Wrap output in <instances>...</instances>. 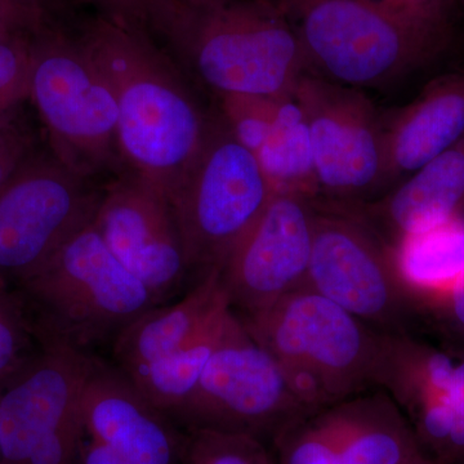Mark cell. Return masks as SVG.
Returning <instances> with one entry per match:
<instances>
[{
	"instance_id": "cell-29",
	"label": "cell",
	"mask_w": 464,
	"mask_h": 464,
	"mask_svg": "<svg viewBox=\"0 0 464 464\" xmlns=\"http://www.w3.org/2000/svg\"><path fill=\"white\" fill-rule=\"evenodd\" d=\"M438 326L449 344V353L464 356V279L457 284L426 316Z\"/></svg>"
},
{
	"instance_id": "cell-6",
	"label": "cell",
	"mask_w": 464,
	"mask_h": 464,
	"mask_svg": "<svg viewBox=\"0 0 464 464\" xmlns=\"http://www.w3.org/2000/svg\"><path fill=\"white\" fill-rule=\"evenodd\" d=\"M274 195L257 158L216 108L199 154L169 199L190 273L219 270Z\"/></svg>"
},
{
	"instance_id": "cell-10",
	"label": "cell",
	"mask_w": 464,
	"mask_h": 464,
	"mask_svg": "<svg viewBox=\"0 0 464 464\" xmlns=\"http://www.w3.org/2000/svg\"><path fill=\"white\" fill-rule=\"evenodd\" d=\"M295 96L310 128L317 199L364 204L386 194L383 118L365 91L304 74Z\"/></svg>"
},
{
	"instance_id": "cell-21",
	"label": "cell",
	"mask_w": 464,
	"mask_h": 464,
	"mask_svg": "<svg viewBox=\"0 0 464 464\" xmlns=\"http://www.w3.org/2000/svg\"><path fill=\"white\" fill-rule=\"evenodd\" d=\"M457 356L414 334H386L380 389L404 415L430 400L447 395Z\"/></svg>"
},
{
	"instance_id": "cell-5",
	"label": "cell",
	"mask_w": 464,
	"mask_h": 464,
	"mask_svg": "<svg viewBox=\"0 0 464 464\" xmlns=\"http://www.w3.org/2000/svg\"><path fill=\"white\" fill-rule=\"evenodd\" d=\"M29 96L50 134L52 152L66 166L97 181L125 170L114 93L78 32L63 21L33 35Z\"/></svg>"
},
{
	"instance_id": "cell-27",
	"label": "cell",
	"mask_w": 464,
	"mask_h": 464,
	"mask_svg": "<svg viewBox=\"0 0 464 464\" xmlns=\"http://www.w3.org/2000/svg\"><path fill=\"white\" fill-rule=\"evenodd\" d=\"M61 21V0H0V38L34 34Z\"/></svg>"
},
{
	"instance_id": "cell-11",
	"label": "cell",
	"mask_w": 464,
	"mask_h": 464,
	"mask_svg": "<svg viewBox=\"0 0 464 464\" xmlns=\"http://www.w3.org/2000/svg\"><path fill=\"white\" fill-rule=\"evenodd\" d=\"M103 182L32 155L0 188V271L27 276L93 222Z\"/></svg>"
},
{
	"instance_id": "cell-26",
	"label": "cell",
	"mask_w": 464,
	"mask_h": 464,
	"mask_svg": "<svg viewBox=\"0 0 464 464\" xmlns=\"http://www.w3.org/2000/svg\"><path fill=\"white\" fill-rule=\"evenodd\" d=\"M34 34H14L0 38V116L29 94Z\"/></svg>"
},
{
	"instance_id": "cell-15",
	"label": "cell",
	"mask_w": 464,
	"mask_h": 464,
	"mask_svg": "<svg viewBox=\"0 0 464 464\" xmlns=\"http://www.w3.org/2000/svg\"><path fill=\"white\" fill-rule=\"evenodd\" d=\"M94 357L51 338L45 355L0 399V464H26L34 449L79 418Z\"/></svg>"
},
{
	"instance_id": "cell-31",
	"label": "cell",
	"mask_w": 464,
	"mask_h": 464,
	"mask_svg": "<svg viewBox=\"0 0 464 464\" xmlns=\"http://www.w3.org/2000/svg\"><path fill=\"white\" fill-rule=\"evenodd\" d=\"M30 154L29 140L11 125L0 123V188Z\"/></svg>"
},
{
	"instance_id": "cell-2",
	"label": "cell",
	"mask_w": 464,
	"mask_h": 464,
	"mask_svg": "<svg viewBox=\"0 0 464 464\" xmlns=\"http://www.w3.org/2000/svg\"><path fill=\"white\" fill-rule=\"evenodd\" d=\"M168 52L215 99L284 96L308 74L304 48L276 0H179Z\"/></svg>"
},
{
	"instance_id": "cell-34",
	"label": "cell",
	"mask_w": 464,
	"mask_h": 464,
	"mask_svg": "<svg viewBox=\"0 0 464 464\" xmlns=\"http://www.w3.org/2000/svg\"><path fill=\"white\" fill-rule=\"evenodd\" d=\"M415 464H435V463L431 462V460H430V459H423V460H420V462H418Z\"/></svg>"
},
{
	"instance_id": "cell-12",
	"label": "cell",
	"mask_w": 464,
	"mask_h": 464,
	"mask_svg": "<svg viewBox=\"0 0 464 464\" xmlns=\"http://www.w3.org/2000/svg\"><path fill=\"white\" fill-rule=\"evenodd\" d=\"M277 464H415L422 449L401 409L382 389L308 414L274 440Z\"/></svg>"
},
{
	"instance_id": "cell-7",
	"label": "cell",
	"mask_w": 464,
	"mask_h": 464,
	"mask_svg": "<svg viewBox=\"0 0 464 464\" xmlns=\"http://www.w3.org/2000/svg\"><path fill=\"white\" fill-rule=\"evenodd\" d=\"M51 316L52 338L87 351L119 333L160 301L112 255L93 222L29 275Z\"/></svg>"
},
{
	"instance_id": "cell-28",
	"label": "cell",
	"mask_w": 464,
	"mask_h": 464,
	"mask_svg": "<svg viewBox=\"0 0 464 464\" xmlns=\"http://www.w3.org/2000/svg\"><path fill=\"white\" fill-rule=\"evenodd\" d=\"M382 7L411 24L440 35L453 36L460 0H374Z\"/></svg>"
},
{
	"instance_id": "cell-19",
	"label": "cell",
	"mask_w": 464,
	"mask_h": 464,
	"mask_svg": "<svg viewBox=\"0 0 464 464\" xmlns=\"http://www.w3.org/2000/svg\"><path fill=\"white\" fill-rule=\"evenodd\" d=\"M231 308L219 270H210L176 304L146 311L114 340L116 366L130 373L169 355Z\"/></svg>"
},
{
	"instance_id": "cell-32",
	"label": "cell",
	"mask_w": 464,
	"mask_h": 464,
	"mask_svg": "<svg viewBox=\"0 0 464 464\" xmlns=\"http://www.w3.org/2000/svg\"><path fill=\"white\" fill-rule=\"evenodd\" d=\"M20 346V332L9 308L0 301V374L11 368Z\"/></svg>"
},
{
	"instance_id": "cell-25",
	"label": "cell",
	"mask_w": 464,
	"mask_h": 464,
	"mask_svg": "<svg viewBox=\"0 0 464 464\" xmlns=\"http://www.w3.org/2000/svg\"><path fill=\"white\" fill-rule=\"evenodd\" d=\"M109 18L164 42L179 11V0H84Z\"/></svg>"
},
{
	"instance_id": "cell-17",
	"label": "cell",
	"mask_w": 464,
	"mask_h": 464,
	"mask_svg": "<svg viewBox=\"0 0 464 464\" xmlns=\"http://www.w3.org/2000/svg\"><path fill=\"white\" fill-rule=\"evenodd\" d=\"M371 226L390 249L411 235L464 217V137L386 194L342 204Z\"/></svg>"
},
{
	"instance_id": "cell-35",
	"label": "cell",
	"mask_w": 464,
	"mask_h": 464,
	"mask_svg": "<svg viewBox=\"0 0 464 464\" xmlns=\"http://www.w3.org/2000/svg\"><path fill=\"white\" fill-rule=\"evenodd\" d=\"M277 464V463H276Z\"/></svg>"
},
{
	"instance_id": "cell-20",
	"label": "cell",
	"mask_w": 464,
	"mask_h": 464,
	"mask_svg": "<svg viewBox=\"0 0 464 464\" xmlns=\"http://www.w3.org/2000/svg\"><path fill=\"white\" fill-rule=\"evenodd\" d=\"M391 252L424 317L464 279V217L405 237Z\"/></svg>"
},
{
	"instance_id": "cell-4",
	"label": "cell",
	"mask_w": 464,
	"mask_h": 464,
	"mask_svg": "<svg viewBox=\"0 0 464 464\" xmlns=\"http://www.w3.org/2000/svg\"><path fill=\"white\" fill-rule=\"evenodd\" d=\"M304 48L308 74L387 91L423 72L453 36L411 25L374 0H276Z\"/></svg>"
},
{
	"instance_id": "cell-8",
	"label": "cell",
	"mask_w": 464,
	"mask_h": 464,
	"mask_svg": "<svg viewBox=\"0 0 464 464\" xmlns=\"http://www.w3.org/2000/svg\"><path fill=\"white\" fill-rule=\"evenodd\" d=\"M315 201L307 286L384 334H414L420 308L392 252L362 217L342 204Z\"/></svg>"
},
{
	"instance_id": "cell-33",
	"label": "cell",
	"mask_w": 464,
	"mask_h": 464,
	"mask_svg": "<svg viewBox=\"0 0 464 464\" xmlns=\"http://www.w3.org/2000/svg\"><path fill=\"white\" fill-rule=\"evenodd\" d=\"M85 436V435H84ZM81 464H132L102 442L83 438L81 448Z\"/></svg>"
},
{
	"instance_id": "cell-18",
	"label": "cell",
	"mask_w": 464,
	"mask_h": 464,
	"mask_svg": "<svg viewBox=\"0 0 464 464\" xmlns=\"http://www.w3.org/2000/svg\"><path fill=\"white\" fill-rule=\"evenodd\" d=\"M387 191L464 137V67L438 76L408 105L382 111Z\"/></svg>"
},
{
	"instance_id": "cell-13",
	"label": "cell",
	"mask_w": 464,
	"mask_h": 464,
	"mask_svg": "<svg viewBox=\"0 0 464 464\" xmlns=\"http://www.w3.org/2000/svg\"><path fill=\"white\" fill-rule=\"evenodd\" d=\"M315 201L275 194L219 268L232 311L246 316L307 286Z\"/></svg>"
},
{
	"instance_id": "cell-24",
	"label": "cell",
	"mask_w": 464,
	"mask_h": 464,
	"mask_svg": "<svg viewBox=\"0 0 464 464\" xmlns=\"http://www.w3.org/2000/svg\"><path fill=\"white\" fill-rule=\"evenodd\" d=\"M182 464H276V459L267 444L252 436L190 430Z\"/></svg>"
},
{
	"instance_id": "cell-16",
	"label": "cell",
	"mask_w": 464,
	"mask_h": 464,
	"mask_svg": "<svg viewBox=\"0 0 464 464\" xmlns=\"http://www.w3.org/2000/svg\"><path fill=\"white\" fill-rule=\"evenodd\" d=\"M79 415L85 435L132 464H182L186 438L118 366L94 359Z\"/></svg>"
},
{
	"instance_id": "cell-9",
	"label": "cell",
	"mask_w": 464,
	"mask_h": 464,
	"mask_svg": "<svg viewBox=\"0 0 464 464\" xmlns=\"http://www.w3.org/2000/svg\"><path fill=\"white\" fill-rule=\"evenodd\" d=\"M311 413L279 362L234 313L197 387L173 417L188 430L240 433L273 445Z\"/></svg>"
},
{
	"instance_id": "cell-1",
	"label": "cell",
	"mask_w": 464,
	"mask_h": 464,
	"mask_svg": "<svg viewBox=\"0 0 464 464\" xmlns=\"http://www.w3.org/2000/svg\"><path fill=\"white\" fill-rule=\"evenodd\" d=\"M76 32L114 93L124 169L169 200L206 141L215 109L149 34L100 14Z\"/></svg>"
},
{
	"instance_id": "cell-23",
	"label": "cell",
	"mask_w": 464,
	"mask_h": 464,
	"mask_svg": "<svg viewBox=\"0 0 464 464\" xmlns=\"http://www.w3.org/2000/svg\"><path fill=\"white\" fill-rule=\"evenodd\" d=\"M232 316L228 308L179 350L125 374L152 404L173 417L197 387Z\"/></svg>"
},
{
	"instance_id": "cell-22",
	"label": "cell",
	"mask_w": 464,
	"mask_h": 464,
	"mask_svg": "<svg viewBox=\"0 0 464 464\" xmlns=\"http://www.w3.org/2000/svg\"><path fill=\"white\" fill-rule=\"evenodd\" d=\"M255 157L275 194L319 197L310 128L295 92L280 97L273 127Z\"/></svg>"
},
{
	"instance_id": "cell-30",
	"label": "cell",
	"mask_w": 464,
	"mask_h": 464,
	"mask_svg": "<svg viewBox=\"0 0 464 464\" xmlns=\"http://www.w3.org/2000/svg\"><path fill=\"white\" fill-rule=\"evenodd\" d=\"M447 400L451 413L449 464H464V356H457L456 369Z\"/></svg>"
},
{
	"instance_id": "cell-14",
	"label": "cell",
	"mask_w": 464,
	"mask_h": 464,
	"mask_svg": "<svg viewBox=\"0 0 464 464\" xmlns=\"http://www.w3.org/2000/svg\"><path fill=\"white\" fill-rule=\"evenodd\" d=\"M93 226L160 304L190 274L169 200L136 173L123 170L103 182Z\"/></svg>"
},
{
	"instance_id": "cell-3",
	"label": "cell",
	"mask_w": 464,
	"mask_h": 464,
	"mask_svg": "<svg viewBox=\"0 0 464 464\" xmlns=\"http://www.w3.org/2000/svg\"><path fill=\"white\" fill-rule=\"evenodd\" d=\"M237 316L313 413L380 389L386 334L310 286L259 313Z\"/></svg>"
}]
</instances>
